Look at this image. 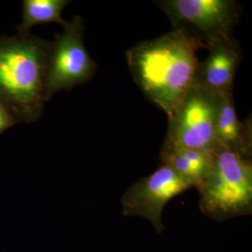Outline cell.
<instances>
[{
    "label": "cell",
    "mask_w": 252,
    "mask_h": 252,
    "mask_svg": "<svg viewBox=\"0 0 252 252\" xmlns=\"http://www.w3.org/2000/svg\"><path fill=\"white\" fill-rule=\"evenodd\" d=\"M207 48L184 30L142 41L126 52L131 75L144 95L170 117L195 85L196 52Z\"/></svg>",
    "instance_id": "cell-1"
},
{
    "label": "cell",
    "mask_w": 252,
    "mask_h": 252,
    "mask_svg": "<svg viewBox=\"0 0 252 252\" xmlns=\"http://www.w3.org/2000/svg\"><path fill=\"white\" fill-rule=\"evenodd\" d=\"M51 48V41L38 36H0V102L18 123L42 115Z\"/></svg>",
    "instance_id": "cell-2"
},
{
    "label": "cell",
    "mask_w": 252,
    "mask_h": 252,
    "mask_svg": "<svg viewBox=\"0 0 252 252\" xmlns=\"http://www.w3.org/2000/svg\"><path fill=\"white\" fill-rule=\"evenodd\" d=\"M212 162L198 190L199 207L217 221L252 213V160L216 143Z\"/></svg>",
    "instance_id": "cell-3"
},
{
    "label": "cell",
    "mask_w": 252,
    "mask_h": 252,
    "mask_svg": "<svg viewBox=\"0 0 252 252\" xmlns=\"http://www.w3.org/2000/svg\"><path fill=\"white\" fill-rule=\"evenodd\" d=\"M175 29L184 30L207 46L233 39L240 16L233 0H165L156 1Z\"/></svg>",
    "instance_id": "cell-4"
},
{
    "label": "cell",
    "mask_w": 252,
    "mask_h": 252,
    "mask_svg": "<svg viewBox=\"0 0 252 252\" xmlns=\"http://www.w3.org/2000/svg\"><path fill=\"white\" fill-rule=\"evenodd\" d=\"M220 96L195 84L168 117L162 147L212 152L216 144L215 123Z\"/></svg>",
    "instance_id": "cell-5"
},
{
    "label": "cell",
    "mask_w": 252,
    "mask_h": 252,
    "mask_svg": "<svg viewBox=\"0 0 252 252\" xmlns=\"http://www.w3.org/2000/svg\"><path fill=\"white\" fill-rule=\"evenodd\" d=\"M84 30L82 18L76 16L63 34H55L46 79L49 100L56 93L71 91L94 77L97 64L84 45Z\"/></svg>",
    "instance_id": "cell-6"
},
{
    "label": "cell",
    "mask_w": 252,
    "mask_h": 252,
    "mask_svg": "<svg viewBox=\"0 0 252 252\" xmlns=\"http://www.w3.org/2000/svg\"><path fill=\"white\" fill-rule=\"evenodd\" d=\"M193 188L188 181L168 165L161 166L148 177L131 186L122 198L123 215L140 217L152 223L158 233L165 230L162 213L174 197Z\"/></svg>",
    "instance_id": "cell-7"
},
{
    "label": "cell",
    "mask_w": 252,
    "mask_h": 252,
    "mask_svg": "<svg viewBox=\"0 0 252 252\" xmlns=\"http://www.w3.org/2000/svg\"><path fill=\"white\" fill-rule=\"evenodd\" d=\"M208 56L200 63L195 84L217 94L233 93L235 73L241 61V52L234 39L209 46Z\"/></svg>",
    "instance_id": "cell-8"
},
{
    "label": "cell",
    "mask_w": 252,
    "mask_h": 252,
    "mask_svg": "<svg viewBox=\"0 0 252 252\" xmlns=\"http://www.w3.org/2000/svg\"><path fill=\"white\" fill-rule=\"evenodd\" d=\"M220 96L216 123V143L240 154L245 158H252V122H241L237 117L233 93Z\"/></svg>",
    "instance_id": "cell-9"
},
{
    "label": "cell",
    "mask_w": 252,
    "mask_h": 252,
    "mask_svg": "<svg viewBox=\"0 0 252 252\" xmlns=\"http://www.w3.org/2000/svg\"><path fill=\"white\" fill-rule=\"evenodd\" d=\"M162 164L173 169L181 177L198 189L205 178L212 162V152L162 147Z\"/></svg>",
    "instance_id": "cell-10"
},
{
    "label": "cell",
    "mask_w": 252,
    "mask_h": 252,
    "mask_svg": "<svg viewBox=\"0 0 252 252\" xmlns=\"http://www.w3.org/2000/svg\"><path fill=\"white\" fill-rule=\"evenodd\" d=\"M69 2L68 0H24L22 22L16 26V36L26 37L31 35L33 26L45 23H59L64 28L68 22L63 19L61 14Z\"/></svg>",
    "instance_id": "cell-11"
},
{
    "label": "cell",
    "mask_w": 252,
    "mask_h": 252,
    "mask_svg": "<svg viewBox=\"0 0 252 252\" xmlns=\"http://www.w3.org/2000/svg\"><path fill=\"white\" fill-rule=\"evenodd\" d=\"M18 123L14 116L0 102V135Z\"/></svg>",
    "instance_id": "cell-12"
}]
</instances>
